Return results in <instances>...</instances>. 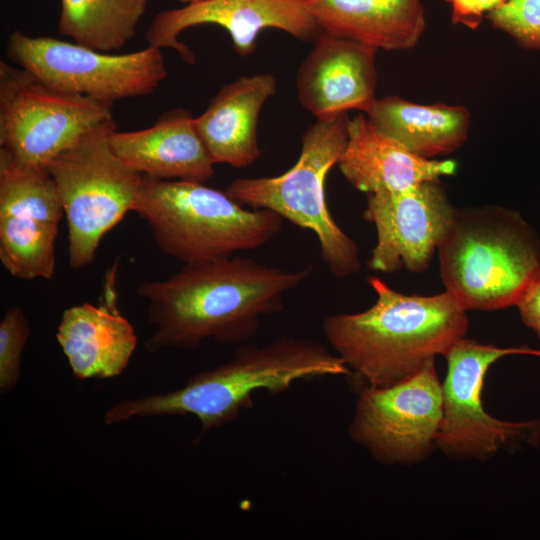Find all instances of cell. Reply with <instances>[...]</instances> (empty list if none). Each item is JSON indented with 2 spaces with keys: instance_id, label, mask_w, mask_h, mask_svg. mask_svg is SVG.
I'll return each mask as SVG.
<instances>
[{
  "instance_id": "obj_14",
  "label": "cell",
  "mask_w": 540,
  "mask_h": 540,
  "mask_svg": "<svg viewBox=\"0 0 540 540\" xmlns=\"http://www.w3.org/2000/svg\"><path fill=\"white\" fill-rule=\"evenodd\" d=\"M201 24L226 29L235 51L243 56L254 52L259 32L267 28L280 29L306 41H315L324 32L307 7L299 2L202 0L158 13L146 30L145 39L148 46L172 48L185 62L193 64L195 55L178 36L185 29Z\"/></svg>"
},
{
  "instance_id": "obj_13",
  "label": "cell",
  "mask_w": 540,
  "mask_h": 540,
  "mask_svg": "<svg viewBox=\"0 0 540 540\" xmlns=\"http://www.w3.org/2000/svg\"><path fill=\"white\" fill-rule=\"evenodd\" d=\"M455 210L440 180L367 194L363 215L377 232L368 266L382 273L425 271Z\"/></svg>"
},
{
  "instance_id": "obj_20",
  "label": "cell",
  "mask_w": 540,
  "mask_h": 540,
  "mask_svg": "<svg viewBox=\"0 0 540 540\" xmlns=\"http://www.w3.org/2000/svg\"><path fill=\"white\" fill-rule=\"evenodd\" d=\"M305 6L325 32L376 49H411L426 28L422 0H311Z\"/></svg>"
},
{
  "instance_id": "obj_17",
  "label": "cell",
  "mask_w": 540,
  "mask_h": 540,
  "mask_svg": "<svg viewBox=\"0 0 540 540\" xmlns=\"http://www.w3.org/2000/svg\"><path fill=\"white\" fill-rule=\"evenodd\" d=\"M109 142L115 154L141 175L205 183L215 173L195 118L181 108L165 112L146 129L121 132L116 128Z\"/></svg>"
},
{
  "instance_id": "obj_5",
  "label": "cell",
  "mask_w": 540,
  "mask_h": 540,
  "mask_svg": "<svg viewBox=\"0 0 540 540\" xmlns=\"http://www.w3.org/2000/svg\"><path fill=\"white\" fill-rule=\"evenodd\" d=\"M133 212L146 221L158 248L184 264L256 249L276 236L283 218L246 209L202 182L142 175Z\"/></svg>"
},
{
  "instance_id": "obj_27",
  "label": "cell",
  "mask_w": 540,
  "mask_h": 540,
  "mask_svg": "<svg viewBox=\"0 0 540 540\" xmlns=\"http://www.w3.org/2000/svg\"><path fill=\"white\" fill-rule=\"evenodd\" d=\"M180 1H182L185 4H191V3L199 2V1H202V0H180Z\"/></svg>"
},
{
  "instance_id": "obj_24",
  "label": "cell",
  "mask_w": 540,
  "mask_h": 540,
  "mask_svg": "<svg viewBox=\"0 0 540 540\" xmlns=\"http://www.w3.org/2000/svg\"><path fill=\"white\" fill-rule=\"evenodd\" d=\"M485 18L519 46L540 51V0H507Z\"/></svg>"
},
{
  "instance_id": "obj_26",
  "label": "cell",
  "mask_w": 540,
  "mask_h": 540,
  "mask_svg": "<svg viewBox=\"0 0 540 540\" xmlns=\"http://www.w3.org/2000/svg\"><path fill=\"white\" fill-rule=\"evenodd\" d=\"M523 322L540 338V275L517 304Z\"/></svg>"
},
{
  "instance_id": "obj_8",
  "label": "cell",
  "mask_w": 540,
  "mask_h": 540,
  "mask_svg": "<svg viewBox=\"0 0 540 540\" xmlns=\"http://www.w3.org/2000/svg\"><path fill=\"white\" fill-rule=\"evenodd\" d=\"M112 107L0 62V148L20 163L47 168L85 133L114 120Z\"/></svg>"
},
{
  "instance_id": "obj_22",
  "label": "cell",
  "mask_w": 540,
  "mask_h": 540,
  "mask_svg": "<svg viewBox=\"0 0 540 540\" xmlns=\"http://www.w3.org/2000/svg\"><path fill=\"white\" fill-rule=\"evenodd\" d=\"M60 34L98 50H119L136 33L148 0H60Z\"/></svg>"
},
{
  "instance_id": "obj_12",
  "label": "cell",
  "mask_w": 540,
  "mask_h": 540,
  "mask_svg": "<svg viewBox=\"0 0 540 540\" xmlns=\"http://www.w3.org/2000/svg\"><path fill=\"white\" fill-rule=\"evenodd\" d=\"M63 215L48 168L20 163L0 148V260L12 276L53 278Z\"/></svg>"
},
{
  "instance_id": "obj_18",
  "label": "cell",
  "mask_w": 540,
  "mask_h": 540,
  "mask_svg": "<svg viewBox=\"0 0 540 540\" xmlns=\"http://www.w3.org/2000/svg\"><path fill=\"white\" fill-rule=\"evenodd\" d=\"M347 143L338 160L346 180L367 194L400 191L425 181L454 175L451 159H425L374 126L364 113L349 118Z\"/></svg>"
},
{
  "instance_id": "obj_19",
  "label": "cell",
  "mask_w": 540,
  "mask_h": 540,
  "mask_svg": "<svg viewBox=\"0 0 540 540\" xmlns=\"http://www.w3.org/2000/svg\"><path fill=\"white\" fill-rule=\"evenodd\" d=\"M276 86L272 74L242 76L222 87L195 118L197 132L215 164L243 168L259 157V113L276 93Z\"/></svg>"
},
{
  "instance_id": "obj_2",
  "label": "cell",
  "mask_w": 540,
  "mask_h": 540,
  "mask_svg": "<svg viewBox=\"0 0 540 540\" xmlns=\"http://www.w3.org/2000/svg\"><path fill=\"white\" fill-rule=\"evenodd\" d=\"M375 303L323 319L324 335L352 375L371 387L397 384L444 355L467 331L466 310L448 293L406 295L369 276Z\"/></svg>"
},
{
  "instance_id": "obj_4",
  "label": "cell",
  "mask_w": 540,
  "mask_h": 540,
  "mask_svg": "<svg viewBox=\"0 0 540 540\" xmlns=\"http://www.w3.org/2000/svg\"><path fill=\"white\" fill-rule=\"evenodd\" d=\"M437 250L445 290L466 311L517 306L540 275L536 232L500 206L456 209Z\"/></svg>"
},
{
  "instance_id": "obj_25",
  "label": "cell",
  "mask_w": 540,
  "mask_h": 540,
  "mask_svg": "<svg viewBox=\"0 0 540 540\" xmlns=\"http://www.w3.org/2000/svg\"><path fill=\"white\" fill-rule=\"evenodd\" d=\"M451 7V21L469 29H477L486 15L507 0H444Z\"/></svg>"
},
{
  "instance_id": "obj_3",
  "label": "cell",
  "mask_w": 540,
  "mask_h": 540,
  "mask_svg": "<svg viewBox=\"0 0 540 540\" xmlns=\"http://www.w3.org/2000/svg\"><path fill=\"white\" fill-rule=\"evenodd\" d=\"M337 375L352 376L337 354L311 340L281 337L241 346L230 361L193 375L177 390L121 400L105 413L104 423L190 414L198 418L203 435L251 407L255 392L279 394L299 380Z\"/></svg>"
},
{
  "instance_id": "obj_11",
  "label": "cell",
  "mask_w": 540,
  "mask_h": 540,
  "mask_svg": "<svg viewBox=\"0 0 540 540\" xmlns=\"http://www.w3.org/2000/svg\"><path fill=\"white\" fill-rule=\"evenodd\" d=\"M443 393L434 360L388 387L366 386L359 394L350 435L386 464H407L436 444Z\"/></svg>"
},
{
  "instance_id": "obj_28",
  "label": "cell",
  "mask_w": 540,
  "mask_h": 540,
  "mask_svg": "<svg viewBox=\"0 0 540 540\" xmlns=\"http://www.w3.org/2000/svg\"><path fill=\"white\" fill-rule=\"evenodd\" d=\"M291 1L299 2V3H302V4L306 5V4L309 3L311 0H291Z\"/></svg>"
},
{
  "instance_id": "obj_23",
  "label": "cell",
  "mask_w": 540,
  "mask_h": 540,
  "mask_svg": "<svg viewBox=\"0 0 540 540\" xmlns=\"http://www.w3.org/2000/svg\"><path fill=\"white\" fill-rule=\"evenodd\" d=\"M30 335L28 319L20 307L9 308L0 322V392L18 384L22 354Z\"/></svg>"
},
{
  "instance_id": "obj_7",
  "label": "cell",
  "mask_w": 540,
  "mask_h": 540,
  "mask_svg": "<svg viewBox=\"0 0 540 540\" xmlns=\"http://www.w3.org/2000/svg\"><path fill=\"white\" fill-rule=\"evenodd\" d=\"M114 120L96 126L48 165L67 221L68 263L91 264L104 235L133 211L142 175L113 151Z\"/></svg>"
},
{
  "instance_id": "obj_10",
  "label": "cell",
  "mask_w": 540,
  "mask_h": 540,
  "mask_svg": "<svg viewBox=\"0 0 540 540\" xmlns=\"http://www.w3.org/2000/svg\"><path fill=\"white\" fill-rule=\"evenodd\" d=\"M513 354L540 356V350L497 347L462 338L445 354L448 370L442 384L443 414L436 438L445 453L483 458L513 440H538L540 421H502L490 416L482 405L489 367Z\"/></svg>"
},
{
  "instance_id": "obj_6",
  "label": "cell",
  "mask_w": 540,
  "mask_h": 540,
  "mask_svg": "<svg viewBox=\"0 0 540 540\" xmlns=\"http://www.w3.org/2000/svg\"><path fill=\"white\" fill-rule=\"evenodd\" d=\"M348 121L347 112L317 119L303 133L299 158L289 170L275 177L238 178L225 189L243 206L271 210L312 231L322 260L338 279L361 268L358 247L334 220L325 194L326 177L347 143Z\"/></svg>"
},
{
  "instance_id": "obj_21",
  "label": "cell",
  "mask_w": 540,
  "mask_h": 540,
  "mask_svg": "<svg viewBox=\"0 0 540 540\" xmlns=\"http://www.w3.org/2000/svg\"><path fill=\"white\" fill-rule=\"evenodd\" d=\"M365 114L383 133L425 159L456 151L471 126L465 106L418 104L394 95L377 98Z\"/></svg>"
},
{
  "instance_id": "obj_9",
  "label": "cell",
  "mask_w": 540,
  "mask_h": 540,
  "mask_svg": "<svg viewBox=\"0 0 540 540\" xmlns=\"http://www.w3.org/2000/svg\"><path fill=\"white\" fill-rule=\"evenodd\" d=\"M7 55L48 85L114 103L152 94L167 77L161 49L110 54L48 36L13 32Z\"/></svg>"
},
{
  "instance_id": "obj_16",
  "label": "cell",
  "mask_w": 540,
  "mask_h": 540,
  "mask_svg": "<svg viewBox=\"0 0 540 540\" xmlns=\"http://www.w3.org/2000/svg\"><path fill=\"white\" fill-rule=\"evenodd\" d=\"M115 273L107 276L102 304L84 302L61 316L56 338L78 379L118 376L135 351V330L117 308Z\"/></svg>"
},
{
  "instance_id": "obj_15",
  "label": "cell",
  "mask_w": 540,
  "mask_h": 540,
  "mask_svg": "<svg viewBox=\"0 0 540 540\" xmlns=\"http://www.w3.org/2000/svg\"><path fill=\"white\" fill-rule=\"evenodd\" d=\"M297 73L300 104L317 119L360 110L374 101L378 49L362 42L323 32Z\"/></svg>"
},
{
  "instance_id": "obj_1",
  "label": "cell",
  "mask_w": 540,
  "mask_h": 540,
  "mask_svg": "<svg viewBox=\"0 0 540 540\" xmlns=\"http://www.w3.org/2000/svg\"><path fill=\"white\" fill-rule=\"evenodd\" d=\"M307 266L288 270L251 258L223 257L184 264L167 278L138 285L156 329L147 352L196 348L205 339L239 344L252 338L261 318L279 312L285 294L311 274Z\"/></svg>"
}]
</instances>
